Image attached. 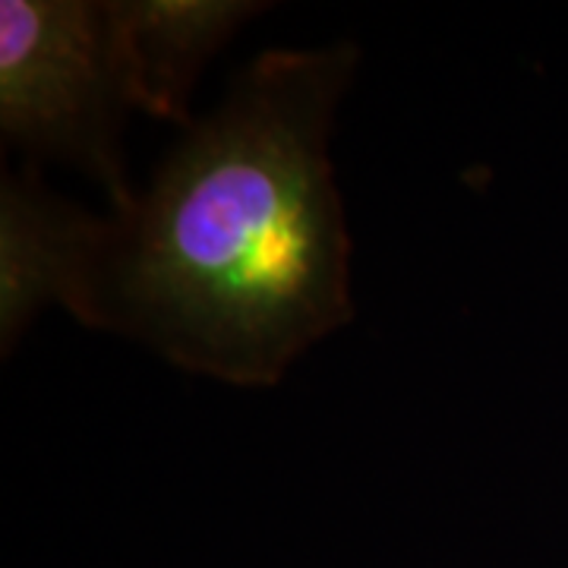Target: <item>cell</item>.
I'll return each mask as SVG.
<instances>
[{
  "instance_id": "2",
  "label": "cell",
  "mask_w": 568,
  "mask_h": 568,
  "mask_svg": "<svg viewBox=\"0 0 568 568\" xmlns=\"http://www.w3.org/2000/svg\"><path fill=\"white\" fill-rule=\"evenodd\" d=\"M121 85L102 3H0V130L32 159H58L102 183L114 212L133 205L121 159Z\"/></svg>"
},
{
  "instance_id": "3",
  "label": "cell",
  "mask_w": 568,
  "mask_h": 568,
  "mask_svg": "<svg viewBox=\"0 0 568 568\" xmlns=\"http://www.w3.org/2000/svg\"><path fill=\"white\" fill-rule=\"evenodd\" d=\"M268 3L246 0H121L102 3L108 51L126 108L193 126L186 99L209 58Z\"/></svg>"
},
{
  "instance_id": "1",
  "label": "cell",
  "mask_w": 568,
  "mask_h": 568,
  "mask_svg": "<svg viewBox=\"0 0 568 568\" xmlns=\"http://www.w3.org/2000/svg\"><path fill=\"white\" fill-rule=\"evenodd\" d=\"M354 44L268 51L168 155L149 193L95 219L67 310L190 373L275 386L351 320L328 126Z\"/></svg>"
},
{
  "instance_id": "4",
  "label": "cell",
  "mask_w": 568,
  "mask_h": 568,
  "mask_svg": "<svg viewBox=\"0 0 568 568\" xmlns=\"http://www.w3.org/2000/svg\"><path fill=\"white\" fill-rule=\"evenodd\" d=\"M95 215L54 196L36 174L3 178L0 190V345L13 351L51 301L67 304L80 278Z\"/></svg>"
}]
</instances>
